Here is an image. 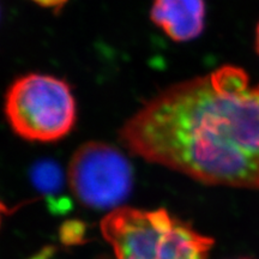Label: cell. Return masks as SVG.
<instances>
[{
    "mask_svg": "<svg viewBox=\"0 0 259 259\" xmlns=\"http://www.w3.org/2000/svg\"><path fill=\"white\" fill-rule=\"evenodd\" d=\"M54 254H56V247H53V246H47V247L42 248V250L36 252V253L31 255V257H29L28 259H52Z\"/></svg>",
    "mask_w": 259,
    "mask_h": 259,
    "instance_id": "9c48e42d",
    "label": "cell"
},
{
    "mask_svg": "<svg viewBox=\"0 0 259 259\" xmlns=\"http://www.w3.org/2000/svg\"><path fill=\"white\" fill-rule=\"evenodd\" d=\"M101 233L113 258L208 259L213 240L167 210L118 208L106 215Z\"/></svg>",
    "mask_w": 259,
    "mask_h": 259,
    "instance_id": "7a4b0ae2",
    "label": "cell"
},
{
    "mask_svg": "<svg viewBox=\"0 0 259 259\" xmlns=\"http://www.w3.org/2000/svg\"><path fill=\"white\" fill-rule=\"evenodd\" d=\"M119 138L136 156L202 184L259 190V84L234 65L173 84Z\"/></svg>",
    "mask_w": 259,
    "mask_h": 259,
    "instance_id": "6da1fadb",
    "label": "cell"
},
{
    "mask_svg": "<svg viewBox=\"0 0 259 259\" xmlns=\"http://www.w3.org/2000/svg\"><path fill=\"white\" fill-rule=\"evenodd\" d=\"M205 0H154L151 22L174 42L200 36L205 27Z\"/></svg>",
    "mask_w": 259,
    "mask_h": 259,
    "instance_id": "5b68a950",
    "label": "cell"
},
{
    "mask_svg": "<svg viewBox=\"0 0 259 259\" xmlns=\"http://www.w3.org/2000/svg\"><path fill=\"white\" fill-rule=\"evenodd\" d=\"M10 210L8 206H5V204H3L0 202V225H2V219L4 215H9Z\"/></svg>",
    "mask_w": 259,
    "mask_h": 259,
    "instance_id": "30bf717a",
    "label": "cell"
},
{
    "mask_svg": "<svg viewBox=\"0 0 259 259\" xmlns=\"http://www.w3.org/2000/svg\"><path fill=\"white\" fill-rule=\"evenodd\" d=\"M254 48L257 54L259 56V22L257 24V28H255V36H254Z\"/></svg>",
    "mask_w": 259,
    "mask_h": 259,
    "instance_id": "8fae6325",
    "label": "cell"
},
{
    "mask_svg": "<svg viewBox=\"0 0 259 259\" xmlns=\"http://www.w3.org/2000/svg\"><path fill=\"white\" fill-rule=\"evenodd\" d=\"M30 2L35 3V4L41 6V8L51 10V11L58 15L65 8V5L67 4L69 0H30Z\"/></svg>",
    "mask_w": 259,
    "mask_h": 259,
    "instance_id": "ba28073f",
    "label": "cell"
},
{
    "mask_svg": "<svg viewBox=\"0 0 259 259\" xmlns=\"http://www.w3.org/2000/svg\"><path fill=\"white\" fill-rule=\"evenodd\" d=\"M4 113L10 127L21 138L54 143L73 130L77 105L66 80L31 72L18 77L9 87Z\"/></svg>",
    "mask_w": 259,
    "mask_h": 259,
    "instance_id": "3957f363",
    "label": "cell"
},
{
    "mask_svg": "<svg viewBox=\"0 0 259 259\" xmlns=\"http://www.w3.org/2000/svg\"><path fill=\"white\" fill-rule=\"evenodd\" d=\"M69 184L82 205L96 210L113 209L131 193L134 168L114 145L87 142L71 157Z\"/></svg>",
    "mask_w": 259,
    "mask_h": 259,
    "instance_id": "277c9868",
    "label": "cell"
},
{
    "mask_svg": "<svg viewBox=\"0 0 259 259\" xmlns=\"http://www.w3.org/2000/svg\"><path fill=\"white\" fill-rule=\"evenodd\" d=\"M85 234V226L82 222L71 221L61 226L60 238L64 244L77 245L84 240Z\"/></svg>",
    "mask_w": 259,
    "mask_h": 259,
    "instance_id": "52a82bcc",
    "label": "cell"
},
{
    "mask_svg": "<svg viewBox=\"0 0 259 259\" xmlns=\"http://www.w3.org/2000/svg\"><path fill=\"white\" fill-rule=\"evenodd\" d=\"M31 181L46 199L50 211L63 215L70 211L71 202L64 194V180L59 166L54 162L42 161L31 169Z\"/></svg>",
    "mask_w": 259,
    "mask_h": 259,
    "instance_id": "8992f818",
    "label": "cell"
}]
</instances>
